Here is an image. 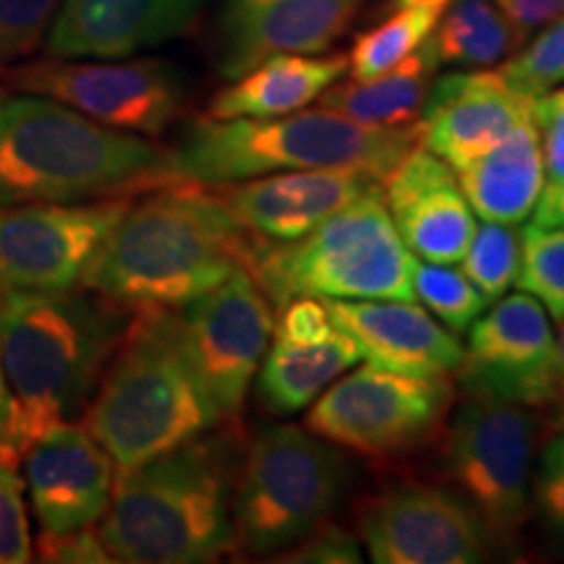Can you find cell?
Returning <instances> with one entry per match:
<instances>
[{
  "label": "cell",
  "mask_w": 564,
  "mask_h": 564,
  "mask_svg": "<svg viewBox=\"0 0 564 564\" xmlns=\"http://www.w3.org/2000/svg\"><path fill=\"white\" fill-rule=\"evenodd\" d=\"M373 178L343 167L285 171L220 183L215 194L246 230L270 243H288L306 236L316 225L361 196Z\"/></svg>",
  "instance_id": "44dd1931"
},
{
  "label": "cell",
  "mask_w": 564,
  "mask_h": 564,
  "mask_svg": "<svg viewBox=\"0 0 564 564\" xmlns=\"http://www.w3.org/2000/svg\"><path fill=\"white\" fill-rule=\"evenodd\" d=\"M280 562L299 564H356L361 562V541L335 523H322L306 539L291 546V552L274 556Z\"/></svg>",
  "instance_id": "d590c367"
},
{
  "label": "cell",
  "mask_w": 564,
  "mask_h": 564,
  "mask_svg": "<svg viewBox=\"0 0 564 564\" xmlns=\"http://www.w3.org/2000/svg\"><path fill=\"white\" fill-rule=\"evenodd\" d=\"M419 144V121L379 129L316 108L274 118H196L173 147V160L181 181L199 186L319 167L358 171L382 183Z\"/></svg>",
  "instance_id": "8992f818"
},
{
  "label": "cell",
  "mask_w": 564,
  "mask_h": 564,
  "mask_svg": "<svg viewBox=\"0 0 564 564\" xmlns=\"http://www.w3.org/2000/svg\"><path fill=\"white\" fill-rule=\"evenodd\" d=\"M413 291L415 301H421L455 335L468 333L470 324L489 306L481 291L463 272L453 270V264L415 259Z\"/></svg>",
  "instance_id": "f546056e"
},
{
  "label": "cell",
  "mask_w": 564,
  "mask_h": 564,
  "mask_svg": "<svg viewBox=\"0 0 564 564\" xmlns=\"http://www.w3.org/2000/svg\"><path fill=\"white\" fill-rule=\"evenodd\" d=\"M440 11L411 9V6H398L382 24L373 30L358 34L348 53V74L350 79L366 82L373 76L384 74L408 55L432 37L436 24H440Z\"/></svg>",
  "instance_id": "83f0119b"
},
{
  "label": "cell",
  "mask_w": 564,
  "mask_h": 564,
  "mask_svg": "<svg viewBox=\"0 0 564 564\" xmlns=\"http://www.w3.org/2000/svg\"><path fill=\"white\" fill-rule=\"evenodd\" d=\"M460 264V272L474 282L486 301L502 299L518 278L520 232L514 230V225L484 220L481 228H476Z\"/></svg>",
  "instance_id": "4dcf8cb0"
},
{
  "label": "cell",
  "mask_w": 564,
  "mask_h": 564,
  "mask_svg": "<svg viewBox=\"0 0 564 564\" xmlns=\"http://www.w3.org/2000/svg\"><path fill=\"white\" fill-rule=\"evenodd\" d=\"M131 199L0 207V293L68 291Z\"/></svg>",
  "instance_id": "9a60e30c"
},
{
  "label": "cell",
  "mask_w": 564,
  "mask_h": 564,
  "mask_svg": "<svg viewBox=\"0 0 564 564\" xmlns=\"http://www.w3.org/2000/svg\"><path fill=\"white\" fill-rule=\"evenodd\" d=\"M217 423L220 415L181 350L173 308H131L82 426L102 444L116 470H131Z\"/></svg>",
  "instance_id": "5b68a950"
},
{
  "label": "cell",
  "mask_w": 564,
  "mask_h": 564,
  "mask_svg": "<svg viewBox=\"0 0 564 564\" xmlns=\"http://www.w3.org/2000/svg\"><path fill=\"white\" fill-rule=\"evenodd\" d=\"M21 460L40 531L68 533L100 523L118 470L79 421L37 436Z\"/></svg>",
  "instance_id": "e0dca14e"
},
{
  "label": "cell",
  "mask_w": 564,
  "mask_h": 564,
  "mask_svg": "<svg viewBox=\"0 0 564 564\" xmlns=\"http://www.w3.org/2000/svg\"><path fill=\"white\" fill-rule=\"evenodd\" d=\"M358 539L377 564H476L494 549L468 499L419 481L394 484L366 499Z\"/></svg>",
  "instance_id": "4fadbf2b"
},
{
  "label": "cell",
  "mask_w": 564,
  "mask_h": 564,
  "mask_svg": "<svg viewBox=\"0 0 564 564\" xmlns=\"http://www.w3.org/2000/svg\"><path fill=\"white\" fill-rule=\"evenodd\" d=\"M181 183L173 147L0 89V207L133 199Z\"/></svg>",
  "instance_id": "7a4b0ae2"
},
{
  "label": "cell",
  "mask_w": 564,
  "mask_h": 564,
  "mask_svg": "<svg viewBox=\"0 0 564 564\" xmlns=\"http://www.w3.org/2000/svg\"><path fill=\"white\" fill-rule=\"evenodd\" d=\"M539 419L525 405L468 398L444 434V468L484 520L494 546L510 552L523 539L531 507Z\"/></svg>",
  "instance_id": "9c48e42d"
},
{
  "label": "cell",
  "mask_w": 564,
  "mask_h": 564,
  "mask_svg": "<svg viewBox=\"0 0 564 564\" xmlns=\"http://www.w3.org/2000/svg\"><path fill=\"white\" fill-rule=\"evenodd\" d=\"M21 457H24V449L19 440V405L0 364V460L19 468Z\"/></svg>",
  "instance_id": "60d3db41"
},
{
  "label": "cell",
  "mask_w": 564,
  "mask_h": 564,
  "mask_svg": "<svg viewBox=\"0 0 564 564\" xmlns=\"http://www.w3.org/2000/svg\"><path fill=\"white\" fill-rule=\"evenodd\" d=\"M502 76L528 97H541L564 82V13L505 63Z\"/></svg>",
  "instance_id": "d6a6232c"
},
{
  "label": "cell",
  "mask_w": 564,
  "mask_h": 564,
  "mask_svg": "<svg viewBox=\"0 0 564 564\" xmlns=\"http://www.w3.org/2000/svg\"><path fill=\"white\" fill-rule=\"evenodd\" d=\"M280 319L274 322V333L285 340L314 343L327 337L335 329L333 316H329L327 301L312 299V295H299V299L288 301L285 306L278 308Z\"/></svg>",
  "instance_id": "8d00e7d4"
},
{
  "label": "cell",
  "mask_w": 564,
  "mask_h": 564,
  "mask_svg": "<svg viewBox=\"0 0 564 564\" xmlns=\"http://www.w3.org/2000/svg\"><path fill=\"white\" fill-rule=\"evenodd\" d=\"M350 470L335 444L295 423L259 429L238 463L232 541L241 552L280 554L327 523Z\"/></svg>",
  "instance_id": "ba28073f"
},
{
  "label": "cell",
  "mask_w": 564,
  "mask_h": 564,
  "mask_svg": "<svg viewBox=\"0 0 564 564\" xmlns=\"http://www.w3.org/2000/svg\"><path fill=\"white\" fill-rule=\"evenodd\" d=\"M436 68L440 61L429 37L419 51L373 79H337L333 87L322 91L319 108H329L350 121L379 126V129L411 126L419 121Z\"/></svg>",
  "instance_id": "484cf974"
},
{
  "label": "cell",
  "mask_w": 564,
  "mask_h": 564,
  "mask_svg": "<svg viewBox=\"0 0 564 564\" xmlns=\"http://www.w3.org/2000/svg\"><path fill=\"white\" fill-rule=\"evenodd\" d=\"M37 556L42 562H66V564L112 562L108 549L102 544L97 525L79 528V531H68V533L40 531Z\"/></svg>",
  "instance_id": "f35d334b"
},
{
  "label": "cell",
  "mask_w": 564,
  "mask_h": 564,
  "mask_svg": "<svg viewBox=\"0 0 564 564\" xmlns=\"http://www.w3.org/2000/svg\"><path fill=\"white\" fill-rule=\"evenodd\" d=\"M514 285L533 295L556 322L564 319V225H528L520 232Z\"/></svg>",
  "instance_id": "f1b7e54d"
},
{
  "label": "cell",
  "mask_w": 564,
  "mask_h": 564,
  "mask_svg": "<svg viewBox=\"0 0 564 564\" xmlns=\"http://www.w3.org/2000/svg\"><path fill=\"white\" fill-rule=\"evenodd\" d=\"M228 436H196L131 470H118L97 523L112 562L194 564L236 549L238 453Z\"/></svg>",
  "instance_id": "277c9868"
},
{
  "label": "cell",
  "mask_w": 564,
  "mask_h": 564,
  "mask_svg": "<svg viewBox=\"0 0 564 564\" xmlns=\"http://www.w3.org/2000/svg\"><path fill=\"white\" fill-rule=\"evenodd\" d=\"M533 102L535 97L514 89L502 70H453L429 89L419 116L421 147L457 171L533 118Z\"/></svg>",
  "instance_id": "ac0fdd59"
},
{
  "label": "cell",
  "mask_w": 564,
  "mask_h": 564,
  "mask_svg": "<svg viewBox=\"0 0 564 564\" xmlns=\"http://www.w3.org/2000/svg\"><path fill=\"white\" fill-rule=\"evenodd\" d=\"M560 429L564 432V403H562V415H560Z\"/></svg>",
  "instance_id": "7bdbcfd3"
},
{
  "label": "cell",
  "mask_w": 564,
  "mask_h": 564,
  "mask_svg": "<svg viewBox=\"0 0 564 564\" xmlns=\"http://www.w3.org/2000/svg\"><path fill=\"white\" fill-rule=\"evenodd\" d=\"M556 384H560V405L564 403V319L556 337Z\"/></svg>",
  "instance_id": "b9f144b4"
},
{
  "label": "cell",
  "mask_w": 564,
  "mask_h": 564,
  "mask_svg": "<svg viewBox=\"0 0 564 564\" xmlns=\"http://www.w3.org/2000/svg\"><path fill=\"white\" fill-rule=\"evenodd\" d=\"M415 253L408 249L382 183H373L335 215L288 243L262 241L249 267L272 306L299 295L337 301H415Z\"/></svg>",
  "instance_id": "52a82bcc"
},
{
  "label": "cell",
  "mask_w": 564,
  "mask_h": 564,
  "mask_svg": "<svg viewBox=\"0 0 564 564\" xmlns=\"http://www.w3.org/2000/svg\"><path fill=\"white\" fill-rule=\"evenodd\" d=\"M369 0H223L217 70L225 79L282 53L319 55L348 34Z\"/></svg>",
  "instance_id": "2e32d148"
},
{
  "label": "cell",
  "mask_w": 564,
  "mask_h": 564,
  "mask_svg": "<svg viewBox=\"0 0 564 564\" xmlns=\"http://www.w3.org/2000/svg\"><path fill=\"white\" fill-rule=\"evenodd\" d=\"M348 74V55H272L212 97L207 118H274L303 110Z\"/></svg>",
  "instance_id": "cb8c5ba5"
},
{
  "label": "cell",
  "mask_w": 564,
  "mask_h": 564,
  "mask_svg": "<svg viewBox=\"0 0 564 564\" xmlns=\"http://www.w3.org/2000/svg\"><path fill=\"white\" fill-rule=\"evenodd\" d=\"M494 3L505 11L514 30L523 34V40L544 30L546 24H552L564 13V0H494Z\"/></svg>",
  "instance_id": "ab89813d"
},
{
  "label": "cell",
  "mask_w": 564,
  "mask_h": 564,
  "mask_svg": "<svg viewBox=\"0 0 564 564\" xmlns=\"http://www.w3.org/2000/svg\"><path fill=\"white\" fill-rule=\"evenodd\" d=\"M384 204L408 249L423 262L457 264L476 232V215L453 167L413 147L382 181Z\"/></svg>",
  "instance_id": "d6986e66"
},
{
  "label": "cell",
  "mask_w": 564,
  "mask_h": 564,
  "mask_svg": "<svg viewBox=\"0 0 564 564\" xmlns=\"http://www.w3.org/2000/svg\"><path fill=\"white\" fill-rule=\"evenodd\" d=\"M455 373L468 398L560 405L556 340L546 308L523 291L499 299L468 327L465 361Z\"/></svg>",
  "instance_id": "5bb4252c"
},
{
  "label": "cell",
  "mask_w": 564,
  "mask_h": 564,
  "mask_svg": "<svg viewBox=\"0 0 564 564\" xmlns=\"http://www.w3.org/2000/svg\"><path fill=\"white\" fill-rule=\"evenodd\" d=\"M432 34L440 66L489 68L523 45V34L494 0H453Z\"/></svg>",
  "instance_id": "4316f807"
},
{
  "label": "cell",
  "mask_w": 564,
  "mask_h": 564,
  "mask_svg": "<svg viewBox=\"0 0 564 564\" xmlns=\"http://www.w3.org/2000/svg\"><path fill=\"white\" fill-rule=\"evenodd\" d=\"M455 175L476 217L502 225L528 220L544 186L535 118L514 126L489 152L457 167Z\"/></svg>",
  "instance_id": "603a6c76"
},
{
  "label": "cell",
  "mask_w": 564,
  "mask_h": 564,
  "mask_svg": "<svg viewBox=\"0 0 564 564\" xmlns=\"http://www.w3.org/2000/svg\"><path fill=\"white\" fill-rule=\"evenodd\" d=\"M533 497L546 523L564 535V434L546 444Z\"/></svg>",
  "instance_id": "74e56055"
},
{
  "label": "cell",
  "mask_w": 564,
  "mask_h": 564,
  "mask_svg": "<svg viewBox=\"0 0 564 564\" xmlns=\"http://www.w3.org/2000/svg\"><path fill=\"white\" fill-rule=\"evenodd\" d=\"M544 186L533 209V225H564V87L535 97Z\"/></svg>",
  "instance_id": "1f68e13d"
},
{
  "label": "cell",
  "mask_w": 564,
  "mask_h": 564,
  "mask_svg": "<svg viewBox=\"0 0 564 564\" xmlns=\"http://www.w3.org/2000/svg\"><path fill=\"white\" fill-rule=\"evenodd\" d=\"M364 358L358 343L340 327L322 340L299 343L274 335L257 377V398L267 413L295 415L306 411L335 379Z\"/></svg>",
  "instance_id": "d4e9b609"
},
{
  "label": "cell",
  "mask_w": 564,
  "mask_h": 564,
  "mask_svg": "<svg viewBox=\"0 0 564 564\" xmlns=\"http://www.w3.org/2000/svg\"><path fill=\"white\" fill-rule=\"evenodd\" d=\"M335 327L358 343L364 358L408 377H449L465 361L455 333L413 301H327Z\"/></svg>",
  "instance_id": "7402d4cb"
},
{
  "label": "cell",
  "mask_w": 564,
  "mask_h": 564,
  "mask_svg": "<svg viewBox=\"0 0 564 564\" xmlns=\"http://www.w3.org/2000/svg\"><path fill=\"white\" fill-rule=\"evenodd\" d=\"M449 405L447 377H408L366 364L345 371L308 405L306 429L350 453L392 457L432 440Z\"/></svg>",
  "instance_id": "30bf717a"
},
{
  "label": "cell",
  "mask_w": 564,
  "mask_h": 564,
  "mask_svg": "<svg viewBox=\"0 0 564 564\" xmlns=\"http://www.w3.org/2000/svg\"><path fill=\"white\" fill-rule=\"evenodd\" d=\"M19 468L0 460V564L32 562L34 541Z\"/></svg>",
  "instance_id": "e575fe53"
},
{
  "label": "cell",
  "mask_w": 564,
  "mask_h": 564,
  "mask_svg": "<svg viewBox=\"0 0 564 564\" xmlns=\"http://www.w3.org/2000/svg\"><path fill=\"white\" fill-rule=\"evenodd\" d=\"M178 343L196 382L220 421H232L246 403L274 333V312L249 270L173 308Z\"/></svg>",
  "instance_id": "7c38bea8"
},
{
  "label": "cell",
  "mask_w": 564,
  "mask_h": 564,
  "mask_svg": "<svg viewBox=\"0 0 564 564\" xmlns=\"http://www.w3.org/2000/svg\"><path fill=\"white\" fill-rule=\"evenodd\" d=\"M55 11L58 0H0V70L37 51Z\"/></svg>",
  "instance_id": "836d02e7"
},
{
  "label": "cell",
  "mask_w": 564,
  "mask_h": 564,
  "mask_svg": "<svg viewBox=\"0 0 564 564\" xmlns=\"http://www.w3.org/2000/svg\"><path fill=\"white\" fill-rule=\"evenodd\" d=\"M3 89L47 97L84 112L110 129L162 137L178 121L186 89L167 61L70 63V58L32 61L0 70Z\"/></svg>",
  "instance_id": "8fae6325"
},
{
  "label": "cell",
  "mask_w": 564,
  "mask_h": 564,
  "mask_svg": "<svg viewBox=\"0 0 564 564\" xmlns=\"http://www.w3.org/2000/svg\"><path fill=\"white\" fill-rule=\"evenodd\" d=\"M131 308L89 291L0 293V364L19 405L21 449L82 421Z\"/></svg>",
  "instance_id": "3957f363"
},
{
  "label": "cell",
  "mask_w": 564,
  "mask_h": 564,
  "mask_svg": "<svg viewBox=\"0 0 564 564\" xmlns=\"http://www.w3.org/2000/svg\"><path fill=\"white\" fill-rule=\"evenodd\" d=\"M259 246L215 188L181 181L133 196L79 285L126 308H181L249 270Z\"/></svg>",
  "instance_id": "6da1fadb"
},
{
  "label": "cell",
  "mask_w": 564,
  "mask_h": 564,
  "mask_svg": "<svg viewBox=\"0 0 564 564\" xmlns=\"http://www.w3.org/2000/svg\"><path fill=\"white\" fill-rule=\"evenodd\" d=\"M207 0H66L51 24L53 58L123 61L194 26Z\"/></svg>",
  "instance_id": "ffe728a7"
}]
</instances>
